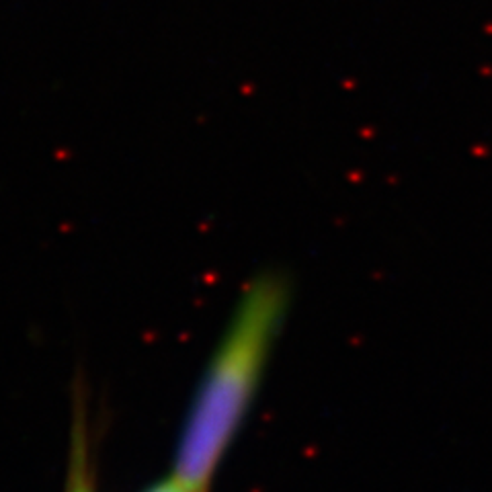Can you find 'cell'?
Segmentation results:
<instances>
[{
	"label": "cell",
	"instance_id": "cell-2",
	"mask_svg": "<svg viewBox=\"0 0 492 492\" xmlns=\"http://www.w3.org/2000/svg\"><path fill=\"white\" fill-rule=\"evenodd\" d=\"M79 420L72 433V451H70V468H68V484L66 492H94L92 474L88 468V445L84 420L81 422V410L76 412Z\"/></svg>",
	"mask_w": 492,
	"mask_h": 492
},
{
	"label": "cell",
	"instance_id": "cell-3",
	"mask_svg": "<svg viewBox=\"0 0 492 492\" xmlns=\"http://www.w3.org/2000/svg\"><path fill=\"white\" fill-rule=\"evenodd\" d=\"M146 492H187L174 478H168V480H163L154 486H150Z\"/></svg>",
	"mask_w": 492,
	"mask_h": 492
},
{
	"label": "cell",
	"instance_id": "cell-1",
	"mask_svg": "<svg viewBox=\"0 0 492 492\" xmlns=\"http://www.w3.org/2000/svg\"><path fill=\"white\" fill-rule=\"evenodd\" d=\"M289 281L267 269L246 283L187 416L172 478L187 492H207L243 424L275 338L287 316Z\"/></svg>",
	"mask_w": 492,
	"mask_h": 492
}]
</instances>
